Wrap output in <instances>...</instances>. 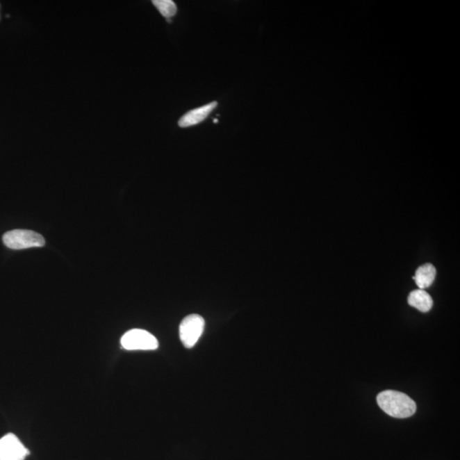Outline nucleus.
I'll return each instance as SVG.
<instances>
[{
  "mask_svg": "<svg viewBox=\"0 0 460 460\" xmlns=\"http://www.w3.org/2000/svg\"><path fill=\"white\" fill-rule=\"evenodd\" d=\"M377 402L381 409L388 416L406 418L416 412V402L409 395L397 391H384L379 394Z\"/></svg>",
  "mask_w": 460,
  "mask_h": 460,
  "instance_id": "f257e3e1",
  "label": "nucleus"
},
{
  "mask_svg": "<svg viewBox=\"0 0 460 460\" xmlns=\"http://www.w3.org/2000/svg\"><path fill=\"white\" fill-rule=\"evenodd\" d=\"M3 244L13 250L41 247L45 245L44 237L39 233L27 229H14L3 236Z\"/></svg>",
  "mask_w": 460,
  "mask_h": 460,
  "instance_id": "f03ea898",
  "label": "nucleus"
},
{
  "mask_svg": "<svg viewBox=\"0 0 460 460\" xmlns=\"http://www.w3.org/2000/svg\"><path fill=\"white\" fill-rule=\"evenodd\" d=\"M205 328V320L197 314L186 316L179 327L181 342L186 348H192L199 341Z\"/></svg>",
  "mask_w": 460,
  "mask_h": 460,
  "instance_id": "7ed1b4c3",
  "label": "nucleus"
},
{
  "mask_svg": "<svg viewBox=\"0 0 460 460\" xmlns=\"http://www.w3.org/2000/svg\"><path fill=\"white\" fill-rule=\"evenodd\" d=\"M120 343L127 350H154L159 347L157 338L142 329L128 331L123 335Z\"/></svg>",
  "mask_w": 460,
  "mask_h": 460,
  "instance_id": "20e7f679",
  "label": "nucleus"
},
{
  "mask_svg": "<svg viewBox=\"0 0 460 460\" xmlns=\"http://www.w3.org/2000/svg\"><path fill=\"white\" fill-rule=\"evenodd\" d=\"M28 454L27 448L14 434L0 439V460H24Z\"/></svg>",
  "mask_w": 460,
  "mask_h": 460,
  "instance_id": "39448f33",
  "label": "nucleus"
},
{
  "mask_svg": "<svg viewBox=\"0 0 460 460\" xmlns=\"http://www.w3.org/2000/svg\"><path fill=\"white\" fill-rule=\"evenodd\" d=\"M217 106V101H214L212 103L204 105V106L187 112L186 115L181 117L179 120V126L181 128H187L203 122Z\"/></svg>",
  "mask_w": 460,
  "mask_h": 460,
  "instance_id": "423d86ee",
  "label": "nucleus"
},
{
  "mask_svg": "<svg viewBox=\"0 0 460 460\" xmlns=\"http://www.w3.org/2000/svg\"><path fill=\"white\" fill-rule=\"evenodd\" d=\"M409 305L421 312H428L432 310L433 300L431 295L423 289L416 290L409 294Z\"/></svg>",
  "mask_w": 460,
  "mask_h": 460,
  "instance_id": "0eeeda50",
  "label": "nucleus"
},
{
  "mask_svg": "<svg viewBox=\"0 0 460 460\" xmlns=\"http://www.w3.org/2000/svg\"><path fill=\"white\" fill-rule=\"evenodd\" d=\"M436 274V268L431 263H426V265L418 268L413 279L418 288L424 290L432 285L434 281H435Z\"/></svg>",
  "mask_w": 460,
  "mask_h": 460,
  "instance_id": "6e6552de",
  "label": "nucleus"
},
{
  "mask_svg": "<svg viewBox=\"0 0 460 460\" xmlns=\"http://www.w3.org/2000/svg\"><path fill=\"white\" fill-rule=\"evenodd\" d=\"M153 3L168 22H171V18L177 13L176 5L172 0H154Z\"/></svg>",
  "mask_w": 460,
  "mask_h": 460,
  "instance_id": "1a4fd4ad",
  "label": "nucleus"
},
{
  "mask_svg": "<svg viewBox=\"0 0 460 460\" xmlns=\"http://www.w3.org/2000/svg\"><path fill=\"white\" fill-rule=\"evenodd\" d=\"M217 122H218V120H214V123H217Z\"/></svg>",
  "mask_w": 460,
  "mask_h": 460,
  "instance_id": "9d476101",
  "label": "nucleus"
}]
</instances>
